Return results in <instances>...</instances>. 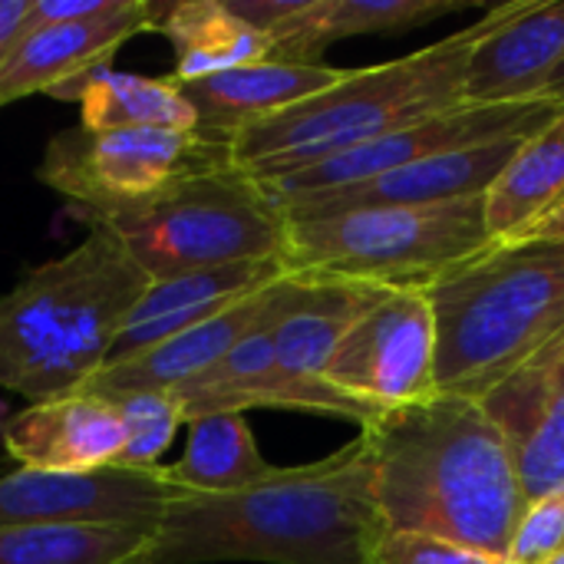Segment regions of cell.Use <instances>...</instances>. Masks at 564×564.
<instances>
[{"instance_id":"d6986e66","label":"cell","mask_w":564,"mask_h":564,"mask_svg":"<svg viewBox=\"0 0 564 564\" xmlns=\"http://www.w3.org/2000/svg\"><path fill=\"white\" fill-rule=\"evenodd\" d=\"M274 288L278 281L126 364L96 370L76 393L99 397L109 403L135 393H175L178 387L212 370L245 334H251L261 324V317L274 301Z\"/></svg>"},{"instance_id":"5bb4252c","label":"cell","mask_w":564,"mask_h":564,"mask_svg":"<svg viewBox=\"0 0 564 564\" xmlns=\"http://www.w3.org/2000/svg\"><path fill=\"white\" fill-rule=\"evenodd\" d=\"M525 139H499L473 149H456L443 155L420 159L397 172H387L364 185L314 192L281 198L278 208L284 218H311V215H337L350 208H377V205H443L473 195H486L509 159L519 152Z\"/></svg>"},{"instance_id":"d4e9b609","label":"cell","mask_w":564,"mask_h":564,"mask_svg":"<svg viewBox=\"0 0 564 564\" xmlns=\"http://www.w3.org/2000/svg\"><path fill=\"white\" fill-rule=\"evenodd\" d=\"M56 99H79L86 129H165L198 132V116L172 76H135L116 69H96L86 79L53 93Z\"/></svg>"},{"instance_id":"9c48e42d","label":"cell","mask_w":564,"mask_h":564,"mask_svg":"<svg viewBox=\"0 0 564 564\" xmlns=\"http://www.w3.org/2000/svg\"><path fill=\"white\" fill-rule=\"evenodd\" d=\"M562 102L555 99H529V102H506V106H463L443 116H433L426 122L387 132L380 139H370L357 149L337 152L317 165L297 169L281 178L261 182L274 202L294 198V195H314L347 185L373 182L387 172H397L403 165H413L430 155L473 149L499 139H529L539 129H545L558 112Z\"/></svg>"},{"instance_id":"8992f818","label":"cell","mask_w":564,"mask_h":564,"mask_svg":"<svg viewBox=\"0 0 564 564\" xmlns=\"http://www.w3.org/2000/svg\"><path fill=\"white\" fill-rule=\"evenodd\" d=\"M149 281L251 261H284L288 218L238 162L182 178L165 192L96 218Z\"/></svg>"},{"instance_id":"f1b7e54d","label":"cell","mask_w":564,"mask_h":564,"mask_svg":"<svg viewBox=\"0 0 564 564\" xmlns=\"http://www.w3.org/2000/svg\"><path fill=\"white\" fill-rule=\"evenodd\" d=\"M564 552V489L532 502L516 529L509 564H549Z\"/></svg>"},{"instance_id":"52a82bcc","label":"cell","mask_w":564,"mask_h":564,"mask_svg":"<svg viewBox=\"0 0 564 564\" xmlns=\"http://www.w3.org/2000/svg\"><path fill=\"white\" fill-rule=\"evenodd\" d=\"M496 245L482 195L443 205H377L288 218V274H330L390 288H426Z\"/></svg>"},{"instance_id":"cb8c5ba5","label":"cell","mask_w":564,"mask_h":564,"mask_svg":"<svg viewBox=\"0 0 564 564\" xmlns=\"http://www.w3.org/2000/svg\"><path fill=\"white\" fill-rule=\"evenodd\" d=\"M155 30L175 46V83H195L235 66L271 59L264 33L235 17L225 0L162 3Z\"/></svg>"},{"instance_id":"484cf974","label":"cell","mask_w":564,"mask_h":564,"mask_svg":"<svg viewBox=\"0 0 564 564\" xmlns=\"http://www.w3.org/2000/svg\"><path fill=\"white\" fill-rule=\"evenodd\" d=\"M274 473L278 466L261 456L245 413L192 420L185 456L175 466H159V476L182 496H231L271 479Z\"/></svg>"},{"instance_id":"7a4b0ae2","label":"cell","mask_w":564,"mask_h":564,"mask_svg":"<svg viewBox=\"0 0 564 564\" xmlns=\"http://www.w3.org/2000/svg\"><path fill=\"white\" fill-rule=\"evenodd\" d=\"M390 532L440 535L509 558L529 509L502 430L482 403L449 393L380 413L360 430Z\"/></svg>"},{"instance_id":"e0dca14e","label":"cell","mask_w":564,"mask_h":564,"mask_svg":"<svg viewBox=\"0 0 564 564\" xmlns=\"http://www.w3.org/2000/svg\"><path fill=\"white\" fill-rule=\"evenodd\" d=\"M284 274H288L284 261H251V264L192 271V274H178L169 281H152L149 291L139 297V304L129 311L102 367L126 364V360L159 347L162 340L271 288Z\"/></svg>"},{"instance_id":"836d02e7","label":"cell","mask_w":564,"mask_h":564,"mask_svg":"<svg viewBox=\"0 0 564 564\" xmlns=\"http://www.w3.org/2000/svg\"><path fill=\"white\" fill-rule=\"evenodd\" d=\"M549 564H564V552H562V555H558V558H552V562H549Z\"/></svg>"},{"instance_id":"5b68a950","label":"cell","mask_w":564,"mask_h":564,"mask_svg":"<svg viewBox=\"0 0 564 564\" xmlns=\"http://www.w3.org/2000/svg\"><path fill=\"white\" fill-rule=\"evenodd\" d=\"M512 7L516 0L499 3L479 23H469L410 56L347 69L344 79L321 96L241 129L231 139L235 162L268 182L387 132L463 109L469 59L476 46L512 13Z\"/></svg>"},{"instance_id":"6da1fadb","label":"cell","mask_w":564,"mask_h":564,"mask_svg":"<svg viewBox=\"0 0 564 564\" xmlns=\"http://www.w3.org/2000/svg\"><path fill=\"white\" fill-rule=\"evenodd\" d=\"M387 532L360 433L340 453L251 489L175 499L135 564H373Z\"/></svg>"},{"instance_id":"4dcf8cb0","label":"cell","mask_w":564,"mask_h":564,"mask_svg":"<svg viewBox=\"0 0 564 564\" xmlns=\"http://www.w3.org/2000/svg\"><path fill=\"white\" fill-rule=\"evenodd\" d=\"M129 0H33L30 26H46V23H79V20H96L122 10Z\"/></svg>"},{"instance_id":"603a6c76","label":"cell","mask_w":564,"mask_h":564,"mask_svg":"<svg viewBox=\"0 0 564 564\" xmlns=\"http://www.w3.org/2000/svg\"><path fill=\"white\" fill-rule=\"evenodd\" d=\"M489 238L516 241L564 202V109L529 135L482 195Z\"/></svg>"},{"instance_id":"1f68e13d","label":"cell","mask_w":564,"mask_h":564,"mask_svg":"<svg viewBox=\"0 0 564 564\" xmlns=\"http://www.w3.org/2000/svg\"><path fill=\"white\" fill-rule=\"evenodd\" d=\"M30 10H33V0H0V66L7 63L13 46L23 40Z\"/></svg>"},{"instance_id":"4316f807","label":"cell","mask_w":564,"mask_h":564,"mask_svg":"<svg viewBox=\"0 0 564 564\" xmlns=\"http://www.w3.org/2000/svg\"><path fill=\"white\" fill-rule=\"evenodd\" d=\"M159 529L142 525H33L0 532V564H135Z\"/></svg>"},{"instance_id":"7402d4cb","label":"cell","mask_w":564,"mask_h":564,"mask_svg":"<svg viewBox=\"0 0 564 564\" xmlns=\"http://www.w3.org/2000/svg\"><path fill=\"white\" fill-rule=\"evenodd\" d=\"M469 7L466 0H294L291 13L264 40L271 59L317 63L321 50L364 33L420 30L440 17Z\"/></svg>"},{"instance_id":"7c38bea8","label":"cell","mask_w":564,"mask_h":564,"mask_svg":"<svg viewBox=\"0 0 564 564\" xmlns=\"http://www.w3.org/2000/svg\"><path fill=\"white\" fill-rule=\"evenodd\" d=\"M182 499L155 469H93L50 473L17 469L0 476V532L66 522L159 529L165 509Z\"/></svg>"},{"instance_id":"3957f363","label":"cell","mask_w":564,"mask_h":564,"mask_svg":"<svg viewBox=\"0 0 564 564\" xmlns=\"http://www.w3.org/2000/svg\"><path fill=\"white\" fill-rule=\"evenodd\" d=\"M145 271L99 221L89 235L0 294V390L30 403L76 393L109 357Z\"/></svg>"},{"instance_id":"ffe728a7","label":"cell","mask_w":564,"mask_h":564,"mask_svg":"<svg viewBox=\"0 0 564 564\" xmlns=\"http://www.w3.org/2000/svg\"><path fill=\"white\" fill-rule=\"evenodd\" d=\"M344 73L347 69H334L324 63L264 59L195 83H178V89L198 116V132L231 142L241 129L337 86Z\"/></svg>"},{"instance_id":"f546056e","label":"cell","mask_w":564,"mask_h":564,"mask_svg":"<svg viewBox=\"0 0 564 564\" xmlns=\"http://www.w3.org/2000/svg\"><path fill=\"white\" fill-rule=\"evenodd\" d=\"M373 564H509L489 552L440 539V535H423V532H387Z\"/></svg>"},{"instance_id":"2e32d148","label":"cell","mask_w":564,"mask_h":564,"mask_svg":"<svg viewBox=\"0 0 564 564\" xmlns=\"http://www.w3.org/2000/svg\"><path fill=\"white\" fill-rule=\"evenodd\" d=\"M564 63V0H516L512 13L476 46L463 99L466 106H506L545 99Z\"/></svg>"},{"instance_id":"d6a6232c","label":"cell","mask_w":564,"mask_h":564,"mask_svg":"<svg viewBox=\"0 0 564 564\" xmlns=\"http://www.w3.org/2000/svg\"><path fill=\"white\" fill-rule=\"evenodd\" d=\"M545 99H555V102H562L564 106V63L552 73V79H549V86H545Z\"/></svg>"},{"instance_id":"8fae6325","label":"cell","mask_w":564,"mask_h":564,"mask_svg":"<svg viewBox=\"0 0 564 564\" xmlns=\"http://www.w3.org/2000/svg\"><path fill=\"white\" fill-rule=\"evenodd\" d=\"M324 380L377 410L436 393V317L426 288H390L344 337Z\"/></svg>"},{"instance_id":"83f0119b","label":"cell","mask_w":564,"mask_h":564,"mask_svg":"<svg viewBox=\"0 0 564 564\" xmlns=\"http://www.w3.org/2000/svg\"><path fill=\"white\" fill-rule=\"evenodd\" d=\"M122 420V453L116 459L119 469H155L159 456L172 446L185 413L172 393H135L112 400Z\"/></svg>"},{"instance_id":"30bf717a","label":"cell","mask_w":564,"mask_h":564,"mask_svg":"<svg viewBox=\"0 0 564 564\" xmlns=\"http://www.w3.org/2000/svg\"><path fill=\"white\" fill-rule=\"evenodd\" d=\"M307 291L304 274H284L274 288V301L261 324L245 334L212 370L195 377L192 383L178 387L172 397L178 400L185 423L212 413H245L251 406H274V410H304L340 416L350 423L370 426L380 413L370 403H360L330 383H294L274 364V327L297 307Z\"/></svg>"},{"instance_id":"4fadbf2b","label":"cell","mask_w":564,"mask_h":564,"mask_svg":"<svg viewBox=\"0 0 564 564\" xmlns=\"http://www.w3.org/2000/svg\"><path fill=\"white\" fill-rule=\"evenodd\" d=\"M162 3L129 0L122 10L79 23L30 26L0 66V106L33 96L56 93L102 69L109 56L142 30H155Z\"/></svg>"},{"instance_id":"9a60e30c","label":"cell","mask_w":564,"mask_h":564,"mask_svg":"<svg viewBox=\"0 0 564 564\" xmlns=\"http://www.w3.org/2000/svg\"><path fill=\"white\" fill-rule=\"evenodd\" d=\"M506 436L525 502L564 489V340L482 400Z\"/></svg>"},{"instance_id":"44dd1931","label":"cell","mask_w":564,"mask_h":564,"mask_svg":"<svg viewBox=\"0 0 564 564\" xmlns=\"http://www.w3.org/2000/svg\"><path fill=\"white\" fill-rule=\"evenodd\" d=\"M307 291L297 307L274 327V364L294 383H327L324 373L357 327V321L390 291V284L304 274Z\"/></svg>"},{"instance_id":"ac0fdd59","label":"cell","mask_w":564,"mask_h":564,"mask_svg":"<svg viewBox=\"0 0 564 564\" xmlns=\"http://www.w3.org/2000/svg\"><path fill=\"white\" fill-rule=\"evenodd\" d=\"M0 436L7 456L23 469L50 473H93L116 466L126 443L116 403L86 393L30 403L3 423Z\"/></svg>"},{"instance_id":"277c9868","label":"cell","mask_w":564,"mask_h":564,"mask_svg":"<svg viewBox=\"0 0 564 564\" xmlns=\"http://www.w3.org/2000/svg\"><path fill=\"white\" fill-rule=\"evenodd\" d=\"M436 393L482 403L564 340V238L499 241L426 284Z\"/></svg>"},{"instance_id":"ba28073f","label":"cell","mask_w":564,"mask_h":564,"mask_svg":"<svg viewBox=\"0 0 564 564\" xmlns=\"http://www.w3.org/2000/svg\"><path fill=\"white\" fill-rule=\"evenodd\" d=\"M231 142L165 129H66L46 142L36 178L69 198L86 221L132 208L169 185L231 165Z\"/></svg>"}]
</instances>
